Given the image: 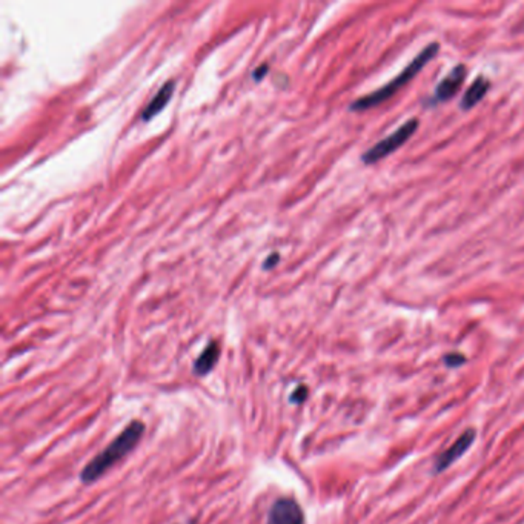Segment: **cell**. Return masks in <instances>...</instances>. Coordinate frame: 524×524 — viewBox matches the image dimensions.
Masks as SVG:
<instances>
[{"label": "cell", "instance_id": "8", "mask_svg": "<svg viewBox=\"0 0 524 524\" xmlns=\"http://www.w3.org/2000/svg\"><path fill=\"white\" fill-rule=\"evenodd\" d=\"M218 357H220L218 343L217 342L208 343L206 348L203 349V352L200 354V357L196 360V363H194V374L199 377L209 374V372L213 370L214 366L217 365Z\"/></svg>", "mask_w": 524, "mask_h": 524}, {"label": "cell", "instance_id": "4", "mask_svg": "<svg viewBox=\"0 0 524 524\" xmlns=\"http://www.w3.org/2000/svg\"><path fill=\"white\" fill-rule=\"evenodd\" d=\"M266 524H304L300 504L294 498H278L270 507Z\"/></svg>", "mask_w": 524, "mask_h": 524}, {"label": "cell", "instance_id": "10", "mask_svg": "<svg viewBox=\"0 0 524 524\" xmlns=\"http://www.w3.org/2000/svg\"><path fill=\"white\" fill-rule=\"evenodd\" d=\"M444 361H446L447 366L456 368V366L463 365V363L466 361V358H464V355H461V354H449L444 357Z\"/></svg>", "mask_w": 524, "mask_h": 524}, {"label": "cell", "instance_id": "9", "mask_svg": "<svg viewBox=\"0 0 524 524\" xmlns=\"http://www.w3.org/2000/svg\"><path fill=\"white\" fill-rule=\"evenodd\" d=\"M489 85H490L489 80L481 77V75L473 80V83L468 88V91L464 92L463 100H461V108L464 109V111H468V109L480 104L481 99H483L486 92L489 91Z\"/></svg>", "mask_w": 524, "mask_h": 524}, {"label": "cell", "instance_id": "7", "mask_svg": "<svg viewBox=\"0 0 524 524\" xmlns=\"http://www.w3.org/2000/svg\"><path fill=\"white\" fill-rule=\"evenodd\" d=\"M173 92H174V80H168L166 83L162 85V88L156 92V96L151 99L148 106L143 109V113H142L143 120H151L152 117L162 111V109L169 104V99H171Z\"/></svg>", "mask_w": 524, "mask_h": 524}, {"label": "cell", "instance_id": "5", "mask_svg": "<svg viewBox=\"0 0 524 524\" xmlns=\"http://www.w3.org/2000/svg\"><path fill=\"white\" fill-rule=\"evenodd\" d=\"M473 439H475V430L473 429L464 430V432L449 446V449H446L438 456L435 461V472H442L447 469L455 460H458L463 454H466V451L473 443Z\"/></svg>", "mask_w": 524, "mask_h": 524}, {"label": "cell", "instance_id": "1", "mask_svg": "<svg viewBox=\"0 0 524 524\" xmlns=\"http://www.w3.org/2000/svg\"><path fill=\"white\" fill-rule=\"evenodd\" d=\"M145 434V425L140 420L131 421L125 428L123 432L118 434L111 444H108L104 451L97 454L80 472V481L83 485H91L96 480L104 477L113 466L123 460L126 455L135 449Z\"/></svg>", "mask_w": 524, "mask_h": 524}, {"label": "cell", "instance_id": "6", "mask_svg": "<svg viewBox=\"0 0 524 524\" xmlns=\"http://www.w3.org/2000/svg\"><path fill=\"white\" fill-rule=\"evenodd\" d=\"M466 74H468L466 66L464 65L455 66L454 70L447 74L442 82H439V85L435 89L434 101H446V100L452 99L461 88L464 80H466Z\"/></svg>", "mask_w": 524, "mask_h": 524}, {"label": "cell", "instance_id": "3", "mask_svg": "<svg viewBox=\"0 0 524 524\" xmlns=\"http://www.w3.org/2000/svg\"><path fill=\"white\" fill-rule=\"evenodd\" d=\"M418 130V120L417 118H411L406 123H403L399 130H395L392 134H389L387 137L383 140H380L375 143L374 146L369 148L365 154L361 156V162L366 165L377 163L380 160H383L385 157L391 156L392 152H395L400 146H403L406 142H408L416 131Z\"/></svg>", "mask_w": 524, "mask_h": 524}, {"label": "cell", "instance_id": "12", "mask_svg": "<svg viewBox=\"0 0 524 524\" xmlns=\"http://www.w3.org/2000/svg\"><path fill=\"white\" fill-rule=\"evenodd\" d=\"M278 257H280V256H278V254L277 252H274V254H270V256H268L266 257V260H265V263H263V268L265 269H269V268H274L277 263H278V260H280V258H278Z\"/></svg>", "mask_w": 524, "mask_h": 524}, {"label": "cell", "instance_id": "13", "mask_svg": "<svg viewBox=\"0 0 524 524\" xmlns=\"http://www.w3.org/2000/svg\"><path fill=\"white\" fill-rule=\"evenodd\" d=\"M268 71V65L266 63H263V65H261L260 68H257V70H254V73H252V77L254 79H261V77H263V75H265V73Z\"/></svg>", "mask_w": 524, "mask_h": 524}, {"label": "cell", "instance_id": "11", "mask_svg": "<svg viewBox=\"0 0 524 524\" xmlns=\"http://www.w3.org/2000/svg\"><path fill=\"white\" fill-rule=\"evenodd\" d=\"M306 397H308V387L306 386H299L297 389H295V391L292 392V395H291V401L292 403H303L304 400H306Z\"/></svg>", "mask_w": 524, "mask_h": 524}, {"label": "cell", "instance_id": "2", "mask_svg": "<svg viewBox=\"0 0 524 524\" xmlns=\"http://www.w3.org/2000/svg\"><path fill=\"white\" fill-rule=\"evenodd\" d=\"M438 48H439L438 44H430L426 48H423L421 53L416 58H413V61L408 66H406L404 70L399 75H397L395 79H392L389 83L383 85V87L380 89L370 92V94L363 96V97L355 100L354 104L351 105L352 111H365V109L378 106L380 104H383V101H386L387 99H391L397 91H400L406 83H409L413 77H416V75L420 73L421 68H425L430 61H432V58L438 53Z\"/></svg>", "mask_w": 524, "mask_h": 524}]
</instances>
